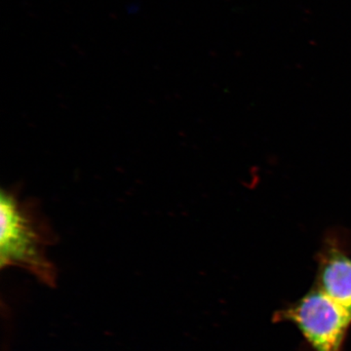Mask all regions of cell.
I'll return each mask as SVG.
<instances>
[{
  "instance_id": "6da1fadb",
  "label": "cell",
  "mask_w": 351,
  "mask_h": 351,
  "mask_svg": "<svg viewBox=\"0 0 351 351\" xmlns=\"http://www.w3.org/2000/svg\"><path fill=\"white\" fill-rule=\"evenodd\" d=\"M0 216L2 267H23L41 280L52 283L55 270L46 250L54 242V233L36 205L21 201L15 193L3 189L0 195Z\"/></svg>"
},
{
  "instance_id": "7a4b0ae2",
  "label": "cell",
  "mask_w": 351,
  "mask_h": 351,
  "mask_svg": "<svg viewBox=\"0 0 351 351\" xmlns=\"http://www.w3.org/2000/svg\"><path fill=\"white\" fill-rule=\"evenodd\" d=\"M297 326L313 351H343L351 311L313 286L304 297L274 314Z\"/></svg>"
},
{
  "instance_id": "3957f363",
  "label": "cell",
  "mask_w": 351,
  "mask_h": 351,
  "mask_svg": "<svg viewBox=\"0 0 351 351\" xmlns=\"http://www.w3.org/2000/svg\"><path fill=\"white\" fill-rule=\"evenodd\" d=\"M314 286L351 311V257L343 240L329 235L317 255Z\"/></svg>"
}]
</instances>
